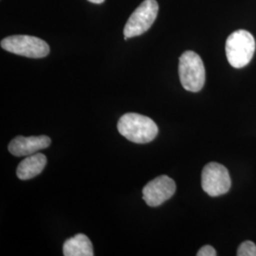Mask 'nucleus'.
Masks as SVG:
<instances>
[{"instance_id": "nucleus-1", "label": "nucleus", "mask_w": 256, "mask_h": 256, "mask_svg": "<svg viewBox=\"0 0 256 256\" xmlns=\"http://www.w3.org/2000/svg\"><path fill=\"white\" fill-rule=\"evenodd\" d=\"M117 128L122 136L138 144L152 142L158 133V128L153 120L137 113H128L122 116Z\"/></svg>"}, {"instance_id": "nucleus-2", "label": "nucleus", "mask_w": 256, "mask_h": 256, "mask_svg": "<svg viewBox=\"0 0 256 256\" xmlns=\"http://www.w3.org/2000/svg\"><path fill=\"white\" fill-rule=\"evenodd\" d=\"M256 52V40L245 30L232 32L226 41V55L230 64L236 68L246 66Z\"/></svg>"}, {"instance_id": "nucleus-3", "label": "nucleus", "mask_w": 256, "mask_h": 256, "mask_svg": "<svg viewBox=\"0 0 256 256\" xmlns=\"http://www.w3.org/2000/svg\"><path fill=\"white\" fill-rule=\"evenodd\" d=\"M178 74L183 88L187 92H200L205 84V68L200 56L192 50L180 58Z\"/></svg>"}, {"instance_id": "nucleus-4", "label": "nucleus", "mask_w": 256, "mask_h": 256, "mask_svg": "<svg viewBox=\"0 0 256 256\" xmlns=\"http://www.w3.org/2000/svg\"><path fill=\"white\" fill-rule=\"evenodd\" d=\"M1 48L14 54L28 58H43L50 54V46L44 40L30 36H12L1 41Z\"/></svg>"}, {"instance_id": "nucleus-5", "label": "nucleus", "mask_w": 256, "mask_h": 256, "mask_svg": "<svg viewBox=\"0 0 256 256\" xmlns=\"http://www.w3.org/2000/svg\"><path fill=\"white\" fill-rule=\"evenodd\" d=\"M158 12L156 0H144L130 16L124 28L126 39L138 36L147 32L155 22Z\"/></svg>"}, {"instance_id": "nucleus-6", "label": "nucleus", "mask_w": 256, "mask_h": 256, "mask_svg": "<svg viewBox=\"0 0 256 256\" xmlns=\"http://www.w3.org/2000/svg\"><path fill=\"white\" fill-rule=\"evenodd\" d=\"M232 185L229 171L224 165L210 162L202 170V186L210 196H220L229 192Z\"/></svg>"}, {"instance_id": "nucleus-7", "label": "nucleus", "mask_w": 256, "mask_h": 256, "mask_svg": "<svg viewBox=\"0 0 256 256\" xmlns=\"http://www.w3.org/2000/svg\"><path fill=\"white\" fill-rule=\"evenodd\" d=\"M176 183L168 176H160L147 183L142 190V198L148 206L158 207L174 196Z\"/></svg>"}, {"instance_id": "nucleus-8", "label": "nucleus", "mask_w": 256, "mask_h": 256, "mask_svg": "<svg viewBox=\"0 0 256 256\" xmlns=\"http://www.w3.org/2000/svg\"><path fill=\"white\" fill-rule=\"evenodd\" d=\"M52 140L48 136L14 138L9 144V151L16 156H27L50 146Z\"/></svg>"}, {"instance_id": "nucleus-9", "label": "nucleus", "mask_w": 256, "mask_h": 256, "mask_svg": "<svg viewBox=\"0 0 256 256\" xmlns=\"http://www.w3.org/2000/svg\"><path fill=\"white\" fill-rule=\"evenodd\" d=\"M46 164V158L44 154L36 153L32 155L27 156L19 164L16 174L18 178L22 180H30L40 174Z\"/></svg>"}, {"instance_id": "nucleus-10", "label": "nucleus", "mask_w": 256, "mask_h": 256, "mask_svg": "<svg viewBox=\"0 0 256 256\" xmlns=\"http://www.w3.org/2000/svg\"><path fill=\"white\" fill-rule=\"evenodd\" d=\"M63 254L64 256H93L94 252L92 241L86 236L78 234L64 242Z\"/></svg>"}, {"instance_id": "nucleus-11", "label": "nucleus", "mask_w": 256, "mask_h": 256, "mask_svg": "<svg viewBox=\"0 0 256 256\" xmlns=\"http://www.w3.org/2000/svg\"><path fill=\"white\" fill-rule=\"evenodd\" d=\"M238 256H256V245L252 241L243 242L238 248Z\"/></svg>"}, {"instance_id": "nucleus-12", "label": "nucleus", "mask_w": 256, "mask_h": 256, "mask_svg": "<svg viewBox=\"0 0 256 256\" xmlns=\"http://www.w3.org/2000/svg\"><path fill=\"white\" fill-rule=\"evenodd\" d=\"M216 254H218L216 250L210 245H206L202 247L196 254L198 256H216Z\"/></svg>"}, {"instance_id": "nucleus-13", "label": "nucleus", "mask_w": 256, "mask_h": 256, "mask_svg": "<svg viewBox=\"0 0 256 256\" xmlns=\"http://www.w3.org/2000/svg\"><path fill=\"white\" fill-rule=\"evenodd\" d=\"M88 1L92 3H95V4H100V3H102L104 0H88Z\"/></svg>"}]
</instances>
